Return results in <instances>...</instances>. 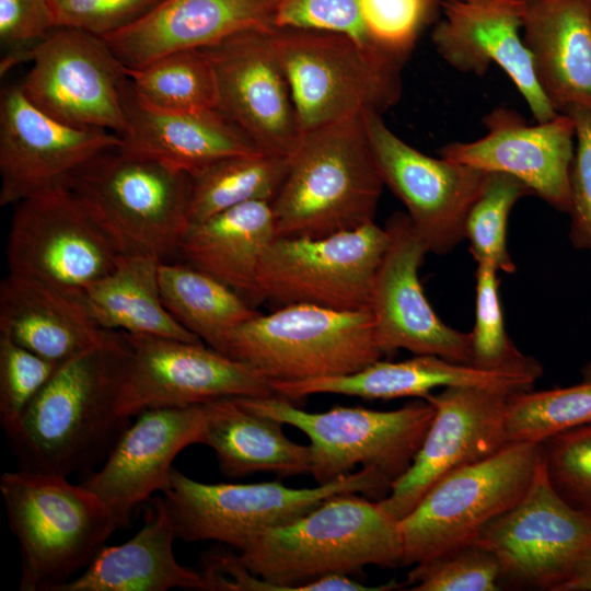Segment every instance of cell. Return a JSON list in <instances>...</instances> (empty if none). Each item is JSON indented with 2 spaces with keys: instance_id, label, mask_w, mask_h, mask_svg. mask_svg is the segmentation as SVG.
I'll return each instance as SVG.
<instances>
[{
  "instance_id": "6",
  "label": "cell",
  "mask_w": 591,
  "mask_h": 591,
  "mask_svg": "<svg viewBox=\"0 0 591 591\" xmlns=\"http://www.w3.org/2000/svg\"><path fill=\"white\" fill-rule=\"evenodd\" d=\"M391 486L392 482L373 466L310 488H291L280 480L206 484L173 468L163 499L176 538L188 543L216 541L242 552L265 532L296 520L332 496L357 493L381 500Z\"/></svg>"
},
{
  "instance_id": "43",
  "label": "cell",
  "mask_w": 591,
  "mask_h": 591,
  "mask_svg": "<svg viewBox=\"0 0 591 591\" xmlns=\"http://www.w3.org/2000/svg\"><path fill=\"white\" fill-rule=\"evenodd\" d=\"M275 26L341 34L373 55L399 67L383 56L370 38L362 19L360 0H278Z\"/></svg>"
},
{
  "instance_id": "23",
  "label": "cell",
  "mask_w": 591,
  "mask_h": 591,
  "mask_svg": "<svg viewBox=\"0 0 591 591\" xmlns=\"http://www.w3.org/2000/svg\"><path fill=\"white\" fill-rule=\"evenodd\" d=\"M204 404L141 412L120 433L99 471L83 483L108 508L118 528L171 482L173 462L186 447L198 443Z\"/></svg>"
},
{
  "instance_id": "11",
  "label": "cell",
  "mask_w": 591,
  "mask_h": 591,
  "mask_svg": "<svg viewBox=\"0 0 591 591\" xmlns=\"http://www.w3.org/2000/svg\"><path fill=\"white\" fill-rule=\"evenodd\" d=\"M389 232L374 221L329 235L276 236L257 275L260 301L338 311L370 309Z\"/></svg>"
},
{
  "instance_id": "15",
  "label": "cell",
  "mask_w": 591,
  "mask_h": 591,
  "mask_svg": "<svg viewBox=\"0 0 591 591\" xmlns=\"http://www.w3.org/2000/svg\"><path fill=\"white\" fill-rule=\"evenodd\" d=\"M364 123L384 186L402 201L428 252H451L465 239L467 215L489 173L425 154L399 138L380 113L366 112Z\"/></svg>"
},
{
  "instance_id": "42",
  "label": "cell",
  "mask_w": 591,
  "mask_h": 591,
  "mask_svg": "<svg viewBox=\"0 0 591 591\" xmlns=\"http://www.w3.org/2000/svg\"><path fill=\"white\" fill-rule=\"evenodd\" d=\"M436 0H360L367 31L378 50L403 68Z\"/></svg>"
},
{
  "instance_id": "32",
  "label": "cell",
  "mask_w": 591,
  "mask_h": 591,
  "mask_svg": "<svg viewBox=\"0 0 591 591\" xmlns=\"http://www.w3.org/2000/svg\"><path fill=\"white\" fill-rule=\"evenodd\" d=\"M160 263L150 256L120 255L113 270L90 286L83 296L91 316L106 331L202 343L164 306Z\"/></svg>"
},
{
  "instance_id": "27",
  "label": "cell",
  "mask_w": 591,
  "mask_h": 591,
  "mask_svg": "<svg viewBox=\"0 0 591 591\" xmlns=\"http://www.w3.org/2000/svg\"><path fill=\"white\" fill-rule=\"evenodd\" d=\"M540 88L560 114L591 107V12L584 0H526L522 27Z\"/></svg>"
},
{
  "instance_id": "45",
  "label": "cell",
  "mask_w": 591,
  "mask_h": 591,
  "mask_svg": "<svg viewBox=\"0 0 591 591\" xmlns=\"http://www.w3.org/2000/svg\"><path fill=\"white\" fill-rule=\"evenodd\" d=\"M55 28L49 0H0V40L7 49L1 74L23 62L25 55Z\"/></svg>"
},
{
  "instance_id": "38",
  "label": "cell",
  "mask_w": 591,
  "mask_h": 591,
  "mask_svg": "<svg viewBox=\"0 0 591 591\" xmlns=\"http://www.w3.org/2000/svg\"><path fill=\"white\" fill-rule=\"evenodd\" d=\"M407 578L413 591H496L502 569L489 549L473 542L414 565Z\"/></svg>"
},
{
  "instance_id": "9",
  "label": "cell",
  "mask_w": 591,
  "mask_h": 591,
  "mask_svg": "<svg viewBox=\"0 0 591 591\" xmlns=\"http://www.w3.org/2000/svg\"><path fill=\"white\" fill-rule=\"evenodd\" d=\"M236 398L250 410L309 438L311 475L317 484L351 473L358 465L376 467L393 484L412 464L434 415L424 398L393 410L334 406L317 413L279 395Z\"/></svg>"
},
{
  "instance_id": "14",
  "label": "cell",
  "mask_w": 591,
  "mask_h": 591,
  "mask_svg": "<svg viewBox=\"0 0 591 591\" xmlns=\"http://www.w3.org/2000/svg\"><path fill=\"white\" fill-rule=\"evenodd\" d=\"M126 336L130 354L117 399L123 418L131 419L151 408L276 395L270 381L253 367L204 343Z\"/></svg>"
},
{
  "instance_id": "20",
  "label": "cell",
  "mask_w": 591,
  "mask_h": 591,
  "mask_svg": "<svg viewBox=\"0 0 591 591\" xmlns=\"http://www.w3.org/2000/svg\"><path fill=\"white\" fill-rule=\"evenodd\" d=\"M124 144L101 128L65 124L34 105L21 85L2 89L0 97V205L63 183L101 152Z\"/></svg>"
},
{
  "instance_id": "30",
  "label": "cell",
  "mask_w": 591,
  "mask_h": 591,
  "mask_svg": "<svg viewBox=\"0 0 591 591\" xmlns=\"http://www.w3.org/2000/svg\"><path fill=\"white\" fill-rule=\"evenodd\" d=\"M276 236L271 202L248 201L189 224L177 256L217 278L254 306L262 302L257 287L259 266Z\"/></svg>"
},
{
  "instance_id": "21",
  "label": "cell",
  "mask_w": 591,
  "mask_h": 591,
  "mask_svg": "<svg viewBox=\"0 0 591 591\" xmlns=\"http://www.w3.org/2000/svg\"><path fill=\"white\" fill-rule=\"evenodd\" d=\"M486 132L472 141H454L440 157L522 182L553 208L569 212L575 124L568 114L528 124L513 109L498 107L484 117Z\"/></svg>"
},
{
  "instance_id": "18",
  "label": "cell",
  "mask_w": 591,
  "mask_h": 591,
  "mask_svg": "<svg viewBox=\"0 0 591 591\" xmlns=\"http://www.w3.org/2000/svg\"><path fill=\"white\" fill-rule=\"evenodd\" d=\"M389 245L370 302L378 345L384 356L399 349L473 364L471 333L447 325L428 301L419 268L428 250L405 212L392 215Z\"/></svg>"
},
{
  "instance_id": "13",
  "label": "cell",
  "mask_w": 591,
  "mask_h": 591,
  "mask_svg": "<svg viewBox=\"0 0 591 591\" xmlns=\"http://www.w3.org/2000/svg\"><path fill=\"white\" fill-rule=\"evenodd\" d=\"M25 61L32 67L20 85L39 109L68 125L125 135L128 78L102 37L56 27L25 55Z\"/></svg>"
},
{
  "instance_id": "4",
  "label": "cell",
  "mask_w": 591,
  "mask_h": 591,
  "mask_svg": "<svg viewBox=\"0 0 591 591\" xmlns=\"http://www.w3.org/2000/svg\"><path fill=\"white\" fill-rule=\"evenodd\" d=\"M120 255L170 262L189 227L190 175L124 144L107 149L65 182Z\"/></svg>"
},
{
  "instance_id": "25",
  "label": "cell",
  "mask_w": 591,
  "mask_h": 591,
  "mask_svg": "<svg viewBox=\"0 0 591 591\" xmlns=\"http://www.w3.org/2000/svg\"><path fill=\"white\" fill-rule=\"evenodd\" d=\"M278 0H162L131 25L102 37L126 68L199 49L250 31H271Z\"/></svg>"
},
{
  "instance_id": "34",
  "label": "cell",
  "mask_w": 591,
  "mask_h": 591,
  "mask_svg": "<svg viewBox=\"0 0 591 591\" xmlns=\"http://www.w3.org/2000/svg\"><path fill=\"white\" fill-rule=\"evenodd\" d=\"M289 169V158L257 151L221 159L190 176L189 224L234 206L273 201Z\"/></svg>"
},
{
  "instance_id": "46",
  "label": "cell",
  "mask_w": 591,
  "mask_h": 591,
  "mask_svg": "<svg viewBox=\"0 0 591 591\" xmlns=\"http://www.w3.org/2000/svg\"><path fill=\"white\" fill-rule=\"evenodd\" d=\"M575 124V153L570 176V239L591 252V107L567 112Z\"/></svg>"
},
{
  "instance_id": "19",
  "label": "cell",
  "mask_w": 591,
  "mask_h": 591,
  "mask_svg": "<svg viewBox=\"0 0 591 591\" xmlns=\"http://www.w3.org/2000/svg\"><path fill=\"white\" fill-rule=\"evenodd\" d=\"M199 49L216 72L218 109L242 128L259 151L290 158L302 131L270 31L241 32Z\"/></svg>"
},
{
  "instance_id": "7",
  "label": "cell",
  "mask_w": 591,
  "mask_h": 591,
  "mask_svg": "<svg viewBox=\"0 0 591 591\" xmlns=\"http://www.w3.org/2000/svg\"><path fill=\"white\" fill-rule=\"evenodd\" d=\"M224 355L253 367L270 382L350 374L384 356L369 310L309 304L257 314L230 335Z\"/></svg>"
},
{
  "instance_id": "1",
  "label": "cell",
  "mask_w": 591,
  "mask_h": 591,
  "mask_svg": "<svg viewBox=\"0 0 591 591\" xmlns=\"http://www.w3.org/2000/svg\"><path fill=\"white\" fill-rule=\"evenodd\" d=\"M273 591H387L349 575L367 566H401L399 520L357 493L332 496L296 520L262 534L240 552Z\"/></svg>"
},
{
  "instance_id": "10",
  "label": "cell",
  "mask_w": 591,
  "mask_h": 591,
  "mask_svg": "<svg viewBox=\"0 0 591 591\" xmlns=\"http://www.w3.org/2000/svg\"><path fill=\"white\" fill-rule=\"evenodd\" d=\"M541 459L540 443H508L440 478L399 520L401 566H414L475 542L487 523L525 494Z\"/></svg>"
},
{
  "instance_id": "35",
  "label": "cell",
  "mask_w": 591,
  "mask_h": 591,
  "mask_svg": "<svg viewBox=\"0 0 591 591\" xmlns=\"http://www.w3.org/2000/svg\"><path fill=\"white\" fill-rule=\"evenodd\" d=\"M125 70L135 95L149 106L171 112L218 108L216 72L200 49L173 51Z\"/></svg>"
},
{
  "instance_id": "47",
  "label": "cell",
  "mask_w": 591,
  "mask_h": 591,
  "mask_svg": "<svg viewBox=\"0 0 591 591\" xmlns=\"http://www.w3.org/2000/svg\"><path fill=\"white\" fill-rule=\"evenodd\" d=\"M207 591H267L268 583L253 573L240 555L211 552L202 559Z\"/></svg>"
},
{
  "instance_id": "49",
  "label": "cell",
  "mask_w": 591,
  "mask_h": 591,
  "mask_svg": "<svg viewBox=\"0 0 591 591\" xmlns=\"http://www.w3.org/2000/svg\"><path fill=\"white\" fill-rule=\"evenodd\" d=\"M581 373L583 381H591V362L583 367Z\"/></svg>"
},
{
  "instance_id": "5",
  "label": "cell",
  "mask_w": 591,
  "mask_h": 591,
  "mask_svg": "<svg viewBox=\"0 0 591 591\" xmlns=\"http://www.w3.org/2000/svg\"><path fill=\"white\" fill-rule=\"evenodd\" d=\"M0 491L20 545L21 591L71 580L119 529L104 502L67 476L20 468L1 475Z\"/></svg>"
},
{
  "instance_id": "37",
  "label": "cell",
  "mask_w": 591,
  "mask_h": 591,
  "mask_svg": "<svg viewBox=\"0 0 591 591\" xmlns=\"http://www.w3.org/2000/svg\"><path fill=\"white\" fill-rule=\"evenodd\" d=\"M529 194L532 193L519 179L489 173L465 222V239L476 263H489L507 274L515 271L507 244L508 220L513 206Z\"/></svg>"
},
{
  "instance_id": "28",
  "label": "cell",
  "mask_w": 591,
  "mask_h": 591,
  "mask_svg": "<svg viewBox=\"0 0 591 591\" xmlns=\"http://www.w3.org/2000/svg\"><path fill=\"white\" fill-rule=\"evenodd\" d=\"M108 332L93 320L83 298L10 273L0 283V335L47 360L61 363Z\"/></svg>"
},
{
  "instance_id": "33",
  "label": "cell",
  "mask_w": 591,
  "mask_h": 591,
  "mask_svg": "<svg viewBox=\"0 0 591 591\" xmlns=\"http://www.w3.org/2000/svg\"><path fill=\"white\" fill-rule=\"evenodd\" d=\"M164 306L187 331L224 354L230 335L259 314L233 289L185 262H161Z\"/></svg>"
},
{
  "instance_id": "2",
  "label": "cell",
  "mask_w": 591,
  "mask_h": 591,
  "mask_svg": "<svg viewBox=\"0 0 591 591\" xmlns=\"http://www.w3.org/2000/svg\"><path fill=\"white\" fill-rule=\"evenodd\" d=\"M130 345L109 331L61 362L9 438L20 468L69 477L104 461L131 422L117 412Z\"/></svg>"
},
{
  "instance_id": "40",
  "label": "cell",
  "mask_w": 591,
  "mask_h": 591,
  "mask_svg": "<svg viewBox=\"0 0 591 591\" xmlns=\"http://www.w3.org/2000/svg\"><path fill=\"white\" fill-rule=\"evenodd\" d=\"M498 273L489 263H477L475 324L470 332L473 364L493 369L521 366L533 359L521 354L507 333Z\"/></svg>"
},
{
  "instance_id": "31",
  "label": "cell",
  "mask_w": 591,
  "mask_h": 591,
  "mask_svg": "<svg viewBox=\"0 0 591 591\" xmlns=\"http://www.w3.org/2000/svg\"><path fill=\"white\" fill-rule=\"evenodd\" d=\"M283 424L258 415L236 397L204 404L198 443L216 453L219 467L229 478L259 472L279 478L311 474V450L290 440Z\"/></svg>"
},
{
  "instance_id": "22",
  "label": "cell",
  "mask_w": 591,
  "mask_h": 591,
  "mask_svg": "<svg viewBox=\"0 0 591 591\" xmlns=\"http://www.w3.org/2000/svg\"><path fill=\"white\" fill-rule=\"evenodd\" d=\"M526 0H447L431 40L437 54L462 73L483 76L496 65L510 78L535 121L558 113L537 82L522 27Z\"/></svg>"
},
{
  "instance_id": "17",
  "label": "cell",
  "mask_w": 591,
  "mask_h": 591,
  "mask_svg": "<svg viewBox=\"0 0 591 591\" xmlns=\"http://www.w3.org/2000/svg\"><path fill=\"white\" fill-rule=\"evenodd\" d=\"M590 541L591 520L558 496L542 459L525 494L475 540L498 558L502 579L551 591L566 579Z\"/></svg>"
},
{
  "instance_id": "8",
  "label": "cell",
  "mask_w": 591,
  "mask_h": 591,
  "mask_svg": "<svg viewBox=\"0 0 591 591\" xmlns=\"http://www.w3.org/2000/svg\"><path fill=\"white\" fill-rule=\"evenodd\" d=\"M270 38L302 132L366 112L383 114L402 96V68L347 36L275 27Z\"/></svg>"
},
{
  "instance_id": "26",
  "label": "cell",
  "mask_w": 591,
  "mask_h": 591,
  "mask_svg": "<svg viewBox=\"0 0 591 591\" xmlns=\"http://www.w3.org/2000/svg\"><path fill=\"white\" fill-rule=\"evenodd\" d=\"M128 78V77H127ZM127 130L124 146L193 176L215 162L259 151L254 141L218 108L171 112L137 99L129 80L124 92Z\"/></svg>"
},
{
  "instance_id": "39",
  "label": "cell",
  "mask_w": 591,
  "mask_h": 591,
  "mask_svg": "<svg viewBox=\"0 0 591 591\" xmlns=\"http://www.w3.org/2000/svg\"><path fill=\"white\" fill-rule=\"evenodd\" d=\"M547 479L558 496L591 520V424L540 443Z\"/></svg>"
},
{
  "instance_id": "36",
  "label": "cell",
  "mask_w": 591,
  "mask_h": 591,
  "mask_svg": "<svg viewBox=\"0 0 591 591\" xmlns=\"http://www.w3.org/2000/svg\"><path fill=\"white\" fill-rule=\"evenodd\" d=\"M587 424H591V381L545 391H522L509 397L506 415L509 443H541Z\"/></svg>"
},
{
  "instance_id": "41",
  "label": "cell",
  "mask_w": 591,
  "mask_h": 591,
  "mask_svg": "<svg viewBox=\"0 0 591 591\" xmlns=\"http://www.w3.org/2000/svg\"><path fill=\"white\" fill-rule=\"evenodd\" d=\"M59 364L0 335V422L9 438Z\"/></svg>"
},
{
  "instance_id": "29",
  "label": "cell",
  "mask_w": 591,
  "mask_h": 591,
  "mask_svg": "<svg viewBox=\"0 0 591 591\" xmlns=\"http://www.w3.org/2000/svg\"><path fill=\"white\" fill-rule=\"evenodd\" d=\"M175 538L163 497L154 498L136 535L119 545H105L79 577L53 591L207 590L201 572L176 560Z\"/></svg>"
},
{
  "instance_id": "24",
  "label": "cell",
  "mask_w": 591,
  "mask_h": 591,
  "mask_svg": "<svg viewBox=\"0 0 591 591\" xmlns=\"http://www.w3.org/2000/svg\"><path fill=\"white\" fill-rule=\"evenodd\" d=\"M543 369L531 361L507 368H483L438 356L415 355L393 362L381 359L350 374L300 382H270L275 393L291 402L314 394H339L364 399L425 398L436 389L491 387L518 393L533 389Z\"/></svg>"
},
{
  "instance_id": "12",
  "label": "cell",
  "mask_w": 591,
  "mask_h": 591,
  "mask_svg": "<svg viewBox=\"0 0 591 591\" xmlns=\"http://www.w3.org/2000/svg\"><path fill=\"white\" fill-rule=\"evenodd\" d=\"M119 258L65 183L15 205L7 244L8 273L83 298Z\"/></svg>"
},
{
  "instance_id": "3",
  "label": "cell",
  "mask_w": 591,
  "mask_h": 591,
  "mask_svg": "<svg viewBox=\"0 0 591 591\" xmlns=\"http://www.w3.org/2000/svg\"><path fill=\"white\" fill-rule=\"evenodd\" d=\"M383 187L364 114L304 131L271 201L277 236L317 237L372 222Z\"/></svg>"
},
{
  "instance_id": "48",
  "label": "cell",
  "mask_w": 591,
  "mask_h": 591,
  "mask_svg": "<svg viewBox=\"0 0 591 591\" xmlns=\"http://www.w3.org/2000/svg\"><path fill=\"white\" fill-rule=\"evenodd\" d=\"M556 591H591V541L580 552Z\"/></svg>"
},
{
  "instance_id": "44",
  "label": "cell",
  "mask_w": 591,
  "mask_h": 591,
  "mask_svg": "<svg viewBox=\"0 0 591 591\" xmlns=\"http://www.w3.org/2000/svg\"><path fill=\"white\" fill-rule=\"evenodd\" d=\"M162 0H49L56 27L104 37L137 22Z\"/></svg>"
},
{
  "instance_id": "50",
  "label": "cell",
  "mask_w": 591,
  "mask_h": 591,
  "mask_svg": "<svg viewBox=\"0 0 591 591\" xmlns=\"http://www.w3.org/2000/svg\"><path fill=\"white\" fill-rule=\"evenodd\" d=\"M584 1H586L587 5H588L590 12H591V0H584Z\"/></svg>"
},
{
  "instance_id": "16",
  "label": "cell",
  "mask_w": 591,
  "mask_h": 591,
  "mask_svg": "<svg viewBox=\"0 0 591 591\" xmlns=\"http://www.w3.org/2000/svg\"><path fill=\"white\" fill-rule=\"evenodd\" d=\"M511 394L478 386H452L428 394L424 399L434 408L430 427L407 471L379 500L381 506L401 520L440 478L507 445Z\"/></svg>"
}]
</instances>
